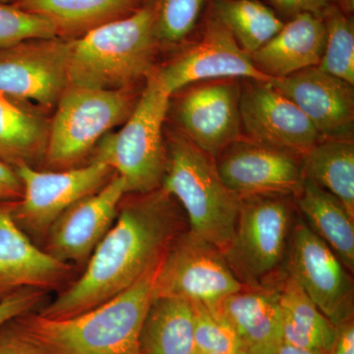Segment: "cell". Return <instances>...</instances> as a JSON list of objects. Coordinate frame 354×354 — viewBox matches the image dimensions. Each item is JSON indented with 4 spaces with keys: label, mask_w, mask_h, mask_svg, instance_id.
<instances>
[{
    "label": "cell",
    "mask_w": 354,
    "mask_h": 354,
    "mask_svg": "<svg viewBox=\"0 0 354 354\" xmlns=\"http://www.w3.org/2000/svg\"><path fill=\"white\" fill-rule=\"evenodd\" d=\"M241 87L234 79L209 81L190 88L177 102L181 133L203 152L216 158L241 138Z\"/></svg>",
    "instance_id": "16"
},
{
    "label": "cell",
    "mask_w": 354,
    "mask_h": 354,
    "mask_svg": "<svg viewBox=\"0 0 354 354\" xmlns=\"http://www.w3.org/2000/svg\"><path fill=\"white\" fill-rule=\"evenodd\" d=\"M146 0H13L12 4L36 14L55 27L58 38L74 39L95 28L127 17Z\"/></svg>",
    "instance_id": "21"
},
{
    "label": "cell",
    "mask_w": 354,
    "mask_h": 354,
    "mask_svg": "<svg viewBox=\"0 0 354 354\" xmlns=\"http://www.w3.org/2000/svg\"><path fill=\"white\" fill-rule=\"evenodd\" d=\"M290 197L242 198L234 235L223 256L244 286H272L285 272L283 268L295 221Z\"/></svg>",
    "instance_id": "6"
},
{
    "label": "cell",
    "mask_w": 354,
    "mask_h": 354,
    "mask_svg": "<svg viewBox=\"0 0 354 354\" xmlns=\"http://www.w3.org/2000/svg\"><path fill=\"white\" fill-rule=\"evenodd\" d=\"M330 354H354L353 319L339 326L337 339Z\"/></svg>",
    "instance_id": "36"
},
{
    "label": "cell",
    "mask_w": 354,
    "mask_h": 354,
    "mask_svg": "<svg viewBox=\"0 0 354 354\" xmlns=\"http://www.w3.org/2000/svg\"><path fill=\"white\" fill-rule=\"evenodd\" d=\"M285 271L335 326L353 319V276L304 218H295Z\"/></svg>",
    "instance_id": "10"
},
{
    "label": "cell",
    "mask_w": 354,
    "mask_h": 354,
    "mask_svg": "<svg viewBox=\"0 0 354 354\" xmlns=\"http://www.w3.org/2000/svg\"><path fill=\"white\" fill-rule=\"evenodd\" d=\"M171 97L153 72L122 128L108 133L97 146L93 158L124 179L127 194H144L162 186L167 165L162 128Z\"/></svg>",
    "instance_id": "5"
},
{
    "label": "cell",
    "mask_w": 354,
    "mask_h": 354,
    "mask_svg": "<svg viewBox=\"0 0 354 354\" xmlns=\"http://www.w3.org/2000/svg\"><path fill=\"white\" fill-rule=\"evenodd\" d=\"M246 286L220 249L187 230L172 242L160 261L153 298L176 297L212 305Z\"/></svg>",
    "instance_id": "8"
},
{
    "label": "cell",
    "mask_w": 354,
    "mask_h": 354,
    "mask_svg": "<svg viewBox=\"0 0 354 354\" xmlns=\"http://www.w3.org/2000/svg\"><path fill=\"white\" fill-rule=\"evenodd\" d=\"M271 2L277 10L290 17L301 13H311L322 17L329 7L337 6V0H271Z\"/></svg>",
    "instance_id": "34"
},
{
    "label": "cell",
    "mask_w": 354,
    "mask_h": 354,
    "mask_svg": "<svg viewBox=\"0 0 354 354\" xmlns=\"http://www.w3.org/2000/svg\"><path fill=\"white\" fill-rule=\"evenodd\" d=\"M162 87L172 95L191 84L243 78L270 82L250 55L213 15L207 21L202 38L167 64L153 71Z\"/></svg>",
    "instance_id": "12"
},
{
    "label": "cell",
    "mask_w": 354,
    "mask_h": 354,
    "mask_svg": "<svg viewBox=\"0 0 354 354\" xmlns=\"http://www.w3.org/2000/svg\"><path fill=\"white\" fill-rule=\"evenodd\" d=\"M337 6L342 12L351 13L354 9V0H337Z\"/></svg>",
    "instance_id": "38"
},
{
    "label": "cell",
    "mask_w": 354,
    "mask_h": 354,
    "mask_svg": "<svg viewBox=\"0 0 354 354\" xmlns=\"http://www.w3.org/2000/svg\"><path fill=\"white\" fill-rule=\"evenodd\" d=\"M44 297L46 291L25 290L0 302V327L17 317L34 311L44 301Z\"/></svg>",
    "instance_id": "32"
},
{
    "label": "cell",
    "mask_w": 354,
    "mask_h": 354,
    "mask_svg": "<svg viewBox=\"0 0 354 354\" xmlns=\"http://www.w3.org/2000/svg\"><path fill=\"white\" fill-rule=\"evenodd\" d=\"M272 354H325L320 351H313V349L304 348L301 346H295L290 342L281 341L278 348L274 349Z\"/></svg>",
    "instance_id": "37"
},
{
    "label": "cell",
    "mask_w": 354,
    "mask_h": 354,
    "mask_svg": "<svg viewBox=\"0 0 354 354\" xmlns=\"http://www.w3.org/2000/svg\"><path fill=\"white\" fill-rule=\"evenodd\" d=\"M270 83L297 104L323 139L353 140V85L318 66Z\"/></svg>",
    "instance_id": "17"
},
{
    "label": "cell",
    "mask_w": 354,
    "mask_h": 354,
    "mask_svg": "<svg viewBox=\"0 0 354 354\" xmlns=\"http://www.w3.org/2000/svg\"><path fill=\"white\" fill-rule=\"evenodd\" d=\"M0 204V302L25 290H50L70 278L73 266L41 250Z\"/></svg>",
    "instance_id": "18"
},
{
    "label": "cell",
    "mask_w": 354,
    "mask_h": 354,
    "mask_svg": "<svg viewBox=\"0 0 354 354\" xmlns=\"http://www.w3.org/2000/svg\"><path fill=\"white\" fill-rule=\"evenodd\" d=\"M191 305L198 354H243L234 330L215 310L201 302Z\"/></svg>",
    "instance_id": "30"
},
{
    "label": "cell",
    "mask_w": 354,
    "mask_h": 354,
    "mask_svg": "<svg viewBox=\"0 0 354 354\" xmlns=\"http://www.w3.org/2000/svg\"><path fill=\"white\" fill-rule=\"evenodd\" d=\"M140 354H198L189 301L155 297L147 312L139 339Z\"/></svg>",
    "instance_id": "25"
},
{
    "label": "cell",
    "mask_w": 354,
    "mask_h": 354,
    "mask_svg": "<svg viewBox=\"0 0 354 354\" xmlns=\"http://www.w3.org/2000/svg\"><path fill=\"white\" fill-rule=\"evenodd\" d=\"M167 165L162 186L183 208L188 230L225 252L234 235L241 199L225 185L215 158L183 133L165 142Z\"/></svg>",
    "instance_id": "4"
},
{
    "label": "cell",
    "mask_w": 354,
    "mask_h": 354,
    "mask_svg": "<svg viewBox=\"0 0 354 354\" xmlns=\"http://www.w3.org/2000/svg\"><path fill=\"white\" fill-rule=\"evenodd\" d=\"M225 185L236 196L295 197L304 183L301 157L288 151L239 138L215 158Z\"/></svg>",
    "instance_id": "13"
},
{
    "label": "cell",
    "mask_w": 354,
    "mask_h": 354,
    "mask_svg": "<svg viewBox=\"0 0 354 354\" xmlns=\"http://www.w3.org/2000/svg\"><path fill=\"white\" fill-rule=\"evenodd\" d=\"M57 37V31L50 21L22 10L12 3L0 2V50L29 39Z\"/></svg>",
    "instance_id": "31"
},
{
    "label": "cell",
    "mask_w": 354,
    "mask_h": 354,
    "mask_svg": "<svg viewBox=\"0 0 354 354\" xmlns=\"http://www.w3.org/2000/svg\"><path fill=\"white\" fill-rule=\"evenodd\" d=\"M325 48L318 67L354 86V26L348 14L337 6L323 13Z\"/></svg>",
    "instance_id": "28"
},
{
    "label": "cell",
    "mask_w": 354,
    "mask_h": 354,
    "mask_svg": "<svg viewBox=\"0 0 354 354\" xmlns=\"http://www.w3.org/2000/svg\"><path fill=\"white\" fill-rule=\"evenodd\" d=\"M158 46L153 10L145 3L127 17L71 39L69 84L101 90L134 88L157 68Z\"/></svg>",
    "instance_id": "3"
},
{
    "label": "cell",
    "mask_w": 354,
    "mask_h": 354,
    "mask_svg": "<svg viewBox=\"0 0 354 354\" xmlns=\"http://www.w3.org/2000/svg\"><path fill=\"white\" fill-rule=\"evenodd\" d=\"M23 185L19 201L11 204V215L25 232L46 235L70 206L94 194L114 176L111 167L92 158L88 165L60 171H39L31 165L15 167Z\"/></svg>",
    "instance_id": "9"
},
{
    "label": "cell",
    "mask_w": 354,
    "mask_h": 354,
    "mask_svg": "<svg viewBox=\"0 0 354 354\" xmlns=\"http://www.w3.org/2000/svg\"><path fill=\"white\" fill-rule=\"evenodd\" d=\"M325 41L323 18L311 13L297 14L250 57L262 73L272 79L283 78L318 66Z\"/></svg>",
    "instance_id": "20"
},
{
    "label": "cell",
    "mask_w": 354,
    "mask_h": 354,
    "mask_svg": "<svg viewBox=\"0 0 354 354\" xmlns=\"http://www.w3.org/2000/svg\"><path fill=\"white\" fill-rule=\"evenodd\" d=\"M22 195L23 185L17 172L0 160V204L19 201Z\"/></svg>",
    "instance_id": "35"
},
{
    "label": "cell",
    "mask_w": 354,
    "mask_h": 354,
    "mask_svg": "<svg viewBox=\"0 0 354 354\" xmlns=\"http://www.w3.org/2000/svg\"><path fill=\"white\" fill-rule=\"evenodd\" d=\"M160 261L99 306L62 319L30 312L13 319L14 325L44 354H140V334Z\"/></svg>",
    "instance_id": "2"
},
{
    "label": "cell",
    "mask_w": 354,
    "mask_h": 354,
    "mask_svg": "<svg viewBox=\"0 0 354 354\" xmlns=\"http://www.w3.org/2000/svg\"><path fill=\"white\" fill-rule=\"evenodd\" d=\"M212 11L249 55L262 48L283 25L271 8L257 0H212Z\"/></svg>",
    "instance_id": "27"
},
{
    "label": "cell",
    "mask_w": 354,
    "mask_h": 354,
    "mask_svg": "<svg viewBox=\"0 0 354 354\" xmlns=\"http://www.w3.org/2000/svg\"><path fill=\"white\" fill-rule=\"evenodd\" d=\"M272 286L278 291L283 341L330 354L339 327L324 315L286 271Z\"/></svg>",
    "instance_id": "22"
},
{
    "label": "cell",
    "mask_w": 354,
    "mask_h": 354,
    "mask_svg": "<svg viewBox=\"0 0 354 354\" xmlns=\"http://www.w3.org/2000/svg\"><path fill=\"white\" fill-rule=\"evenodd\" d=\"M0 354H44L14 325L13 320L0 327Z\"/></svg>",
    "instance_id": "33"
},
{
    "label": "cell",
    "mask_w": 354,
    "mask_h": 354,
    "mask_svg": "<svg viewBox=\"0 0 354 354\" xmlns=\"http://www.w3.org/2000/svg\"><path fill=\"white\" fill-rule=\"evenodd\" d=\"M304 221L334 251L349 272L354 271V216L337 197L304 178L295 197Z\"/></svg>",
    "instance_id": "23"
},
{
    "label": "cell",
    "mask_w": 354,
    "mask_h": 354,
    "mask_svg": "<svg viewBox=\"0 0 354 354\" xmlns=\"http://www.w3.org/2000/svg\"><path fill=\"white\" fill-rule=\"evenodd\" d=\"M127 195L82 276L44 305L39 315L67 318L108 301L160 262L172 242L188 230L180 205L162 187Z\"/></svg>",
    "instance_id": "1"
},
{
    "label": "cell",
    "mask_w": 354,
    "mask_h": 354,
    "mask_svg": "<svg viewBox=\"0 0 354 354\" xmlns=\"http://www.w3.org/2000/svg\"><path fill=\"white\" fill-rule=\"evenodd\" d=\"M127 194L124 179L114 174L104 187L74 203L58 216L46 234L44 251L68 264L88 261L113 227Z\"/></svg>",
    "instance_id": "15"
},
{
    "label": "cell",
    "mask_w": 354,
    "mask_h": 354,
    "mask_svg": "<svg viewBox=\"0 0 354 354\" xmlns=\"http://www.w3.org/2000/svg\"><path fill=\"white\" fill-rule=\"evenodd\" d=\"M1 3H12L13 0H0Z\"/></svg>",
    "instance_id": "39"
},
{
    "label": "cell",
    "mask_w": 354,
    "mask_h": 354,
    "mask_svg": "<svg viewBox=\"0 0 354 354\" xmlns=\"http://www.w3.org/2000/svg\"><path fill=\"white\" fill-rule=\"evenodd\" d=\"M139 97L135 87L101 90L69 84L50 123L46 164L53 171L79 167L109 130L127 120Z\"/></svg>",
    "instance_id": "7"
},
{
    "label": "cell",
    "mask_w": 354,
    "mask_h": 354,
    "mask_svg": "<svg viewBox=\"0 0 354 354\" xmlns=\"http://www.w3.org/2000/svg\"><path fill=\"white\" fill-rule=\"evenodd\" d=\"M0 91V160L15 169L46 157L50 122Z\"/></svg>",
    "instance_id": "24"
},
{
    "label": "cell",
    "mask_w": 354,
    "mask_h": 354,
    "mask_svg": "<svg viewBox=\"0 0 354 354\" xmlns=\"http://www.w3.org/2000/svg\"><path fill=\"white\" fill-rule=\"evenodd\" d=\"M71 39H35L0 50V91L43 108L57 106L68 87Z\"/></svg>",
    "instance_id": "11"
},
{
    "label": "cell",
    "mask_w": 354,
    "mask_h": 354,
    "mask_svg": "<svg viewBox=\"0 0 354 354\" xmlns=\"http://www.w3.org/2000/svg\"><path fill=\"white\" fill-rule=\"evenodd\" d=\"M153 13V35L160 44H177L194 29L204 0H146Z\"/></svg>",
    "instance_id": "29"
},
{
    "label": "cell",
    "mask_w": 354,
    "mask_h": 354,
    "mask_svg": "<svg viewBox=\"0 0 354 354\" xmlns=\"http://www.w3.org/2000/svg\"><path fill=\"white\" fill-rule=\"evenodd\" d=\"M305 178L337 197L354 216L353 140L323 139L301 157Z\"/></svg>",
    "instance_id": "26"
},
{
    "label": "cell",
    "mask_w": 354,
    "mask_h": 354,
    "mask_svg": "<svg viewBox=\"0 0 354 354\" xmlns=\"http://www.w3.org/2000/svg\"><path fill=\"white\" fill-rule=\"evenodd\" d=\"M239 111L242 127L256 143L302 157L323 140L297 104L270 82L247 80Z\"/></svg>",
    "instance_id": "14"
},
{
    "label": "cell",
    "mask_w": 354,
    "mask_h": 354,
    "mask_svg": "<svg viewBox=\"0 0 354 354\" xmlns=\"http://www.w3.org/2000/svg\"><path fill=\"white\" fill-rule=\"evenodd\" d=\"M234 330L243 354H272L283 341L278 291L246 286L209 305Z\"/></svg>",
    "instance_id": "19"
}]
</instances>
